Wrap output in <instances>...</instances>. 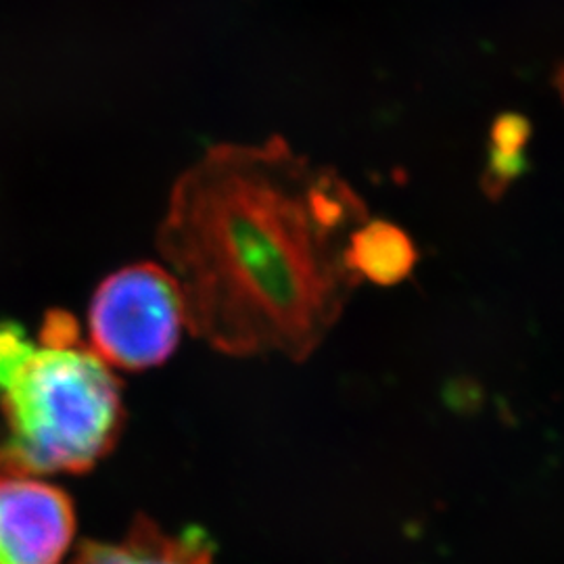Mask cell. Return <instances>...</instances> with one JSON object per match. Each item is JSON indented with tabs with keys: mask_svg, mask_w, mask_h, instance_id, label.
I'll list each match as a JSON object with an SVG mask.
<instances>
[{
	"mask_svg": "<svg viewBox=\"0 0 564 564\" xmlns=\"http://www.w3.org/2000/svg\"><path fill=\"white\" fill-rule=\"evenodd\" d=\"M368 207L282 137L216 144L170 195L158 247L184 326L228 356L310 358L362 281L347 245Z\"/></svg>",
	"mask_w": 564,
	"mask_h": 564,
	"instance_id": "obj_1",
	"label": "cell"
},
{
	"mask_svg": "<svg viewBox=\"0 0 564 564\" xmlns=\"http://www.w3.org/2000/svg\"><path fill=\"white\" fill-rule=\"evenodd\" d=\"M0 473H86L118 444L120 379L82 339L80 324L51 310L39 337L0 323Z\"/></svg>",
	"mask_w": 564,
	"mask_h": 564,
	"instance_id": "obj_2",
	"label": "cell"
},
{
	"mask_svg": "<svg viewBox=\"0 0 564 564\" xmlns=\"http://www.w3.org/2000/svg\"><path fill=\"white\" fill-rule=\"evenodd\" d=\"M184 326L178 282L158 263L126 265L107 276L88 307L90 347L102 362L147 370L165 362Z\"/></svg>",
	"mask_w": 564,
	"mask_h": 564,
	"instance_id": "obj_3",
	"label": "cell"
},
{
	"mask_svg": "<svg viewBox=\"0 0 564 564\" xmlns=\"http://www.w3.org/2000/svg\"><path fill=\"white\" fill-rule=\"evenodd\" d=\"M74 533L76 512L61 487L0 473V564H59Z\"/></svg>",
	"mask_w": 564,
	"mask_h": 564,
	"instance_id": "obj_4",
	"label": "cell"
},
{
	"mask_svg": "<svg viewBox=\"0 0 564 564\" xmlns=\"http://www.w3.org/2000/svg\"><path fill=\"white\" fill-rule=\"evenodd\" d=\"M69 564H214V544L202 529L167 533L139 517L120 542H86Z\"/></svg>",
	"mask_w": 564,
	"mask_h": 564,
	"instance_id": "obj_5",
	"label": "cell"
},
{
	"mask_svg": "<svg viewBox=\"0 0 564 564\" xmlns=\"http://www.w3.org/2000/svg\"><path fill=\"white\" fill-rule=\"evenodd\" d=\"M414 263V242L393 224L368 220L347 245V265L362 282L395 284L410 276Z\"/></svg>",
	"mask_w": 564,
	"mask_h": 564,
	"instance_id": "obj_6",
	"label": "cell"
},
{
	"mask_svg": "<svg viewBox=\"0 0 564 564\" xmlns=\"http://www.w3.org/2000/svg\"><path fill=\"white\" fill-rule=\"evenodd\" d=\"M529 141V123L521 116H502L491 132V155L485 172L487 195H502L524 167V144Z\"/></svg>",
	"mask_w": 564,
	"mask_h": 564,
	"instance_id": "obj_7",
	"label": "cell"
}]
</instances>
